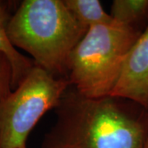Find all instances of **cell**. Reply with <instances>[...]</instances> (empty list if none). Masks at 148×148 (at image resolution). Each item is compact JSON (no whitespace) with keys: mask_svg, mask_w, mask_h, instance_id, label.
I'll use <instances>...</instances> for the list:
<instances>
[{"mask_svg":"<svg viewBox=\"0 0 148 148\" xmlns=\"http://www.w3.org/2000/svg\"><path fill=\"white\" fill-rule=\"evenodd\" d=\"M12 69L8 58L0 53V106L12 91Z\"/></svg>","mask_w":148,"mask_h":148,"instance_id":"9c48e42d","label":"cell"},{"mask_svg":"<svg viewBox=\"0 0 148 148\" xmlns=\"http://www.w3.org/2000/svg\"><path fill=\"white\" fill-rule=\"evenodd\" d=\"M71 85L35 65L0 106V148H21L41 117L56 109Z\"/></svg>","mask_w":148,"mask_h":148,"instance_id":"277c9868","label":"cell"},{"mask_svg":"<svg viewBox=\"0 0 148 148\" xmlns=\"http://www.w3.org/2000/svg\"><path fill=\"white\" fill-rule=\"evenodd\" d=\"M21 148H27V146H24V147H22Z\"/></svg>","mask_w":148,"mask_h":148,"instance_id":"8fae6325","label":"cell"},{"mask_svg":"<svg viewBox=\"0 0 148 148\" xmlns=\"http://www.w3.org/2000/svg\"><path fill=\"white\" fill-rule=\"evenodd\" d=\"M14 3L0 0V53L8 58L12 66V90L21 84L36 65L32 58L20 53L12 45L8 36V25L16 8Z\"/></svg>","mask_w":148,"mask_h":148,"instance_id":"8992f818","label":"cell"},{"mask_svg":"<svg viewBox=\"0 0 148 148\" xmlns=\"http://www.w3.org/2000/svg\"><path fill=\"white\" fill-rule=\"evenodd\" d=\"M142 31L114 22L87 29L70 54L67 79L87 98L110 95L129 49Z\"/></svg>","mask_w":148,"mask_h":148,"instance_id":"3957f363","label":"cell"},{"mask_svg":"<svg viewBox=\"0 0 148 148\" xmlns=\"http://www.w3.org/2000/svg\"><path fill=\"white\" fill-rule=\"evenodd\" d=\"M147 111H148V109H147Z\"/></svg>","mask_w":148,"mask_h":148,"instance_id":"7c38bea8","label":"cell"},{"mask_svg":"<svg viewBox=\"0 0 148 148\" xmlns=\"http://www.w3.org/2000/svg\"><path fill=\"white\" fill-rule=\"evenodd\" d=\"M86 31L64 0H24L8 25L14 47L29 53L36 65L52 76L66 79L69 56Z\"/></svg>","mask_w":148,"mask_h":148,"instance_id":"7a4b0ae2","label":"cell"},{"mask_svg":"<svg viewBox=\"0 0 148 148\" xmlns=\"http://www.w3.org/2000/svg\"><path fill=\"white\" fill-rule=\"evenodd\" d=\"M110 96L148 109V24L127 53Z\"/></svg>","mask_w":148,"mask_h":148,"instance_id":"5b68a950","label":"cell"},{"mask_svg":"<svg viewBox=\"0 0 148 148\" xmlns=\"http://www.w3.org/2000/svg\"><path fill=\"white\" fill-rule=\"evenodd\" d=\"M64 3L75 19L87 29L115 22L104 10L99 0H64Z\"/></svg>","mask_w":148,"mask_h":148,"instance_id":"52a82bcc","label":"cell"},{"mask_svg":"<svg viewBox=\"0 0 148 148\" xmlns=\"http://www.w3.org/2000/svg\"><path fill=\"white\" fill-rule=\"evenodd\" d=\"M143 148H148V134L147 137V139H146V143H145V145H144Z\"/></svg>","mask_w":148,"mask_h":148,"instance_id":"30bf717a","label":"cell"},{"mask_svg":"<svg viewBox=\"0 0 148 148\" xmlns=\"http://www.w3.org/2000/svg\"><path fill=\"white\" fill-rule=\"evenodd\" d=\"M110 15L117 23L137 27V23L148 18V0H114Z\"/></svg>","mask_w":148,"mask_h":148,"instance_id":"ba28073f","label":"cell"},{"mask_svg":"<svg viewBox=\"0 0 148 148\" xmlns=\"http://www.w3.org/2000/svg\"><path fill=\"white\" fill-rule=\"evenodd\" d=\"M56 113L42 148H143L147 137L148 111L121 98H87L70 86Z\"/></svg>","mask_w":148,"mask_h":148,"instance_id":"6da1fadb","label":"cell"}]
</instances>
